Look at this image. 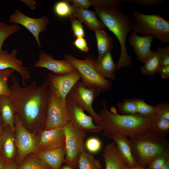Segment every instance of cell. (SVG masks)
Returning a JSON list of instances; mask_svg holds the SVG:
<instances>
[{"instance_id":"cell-1","label":"cell","mask_w":169,"mask_h":169,"mask_svg":"<svg viewBox=\"0 0 169 169\" xmlns=\"http://www.w3.org/2000/svg\"><path fill=\"white\" fill-rule=\"evenodd\" d=\"M9 97L15 115L29 131L44 129L47 115L49 89L46 78L38 86L36 79L22 87L17 76L12 75Z\"/></svg>"},{"instance_id":"cell-2","label":"cell","mask_w":169,"mask_h":169,"mask_svg":"<svg viewBox=\"0 0 169 169\" xmlns=\"http://www.w3.org/2000/svg\"><path fill=\"white\" fill-rule=\"evenodd\" d=\"M101 101L103 107L99 115L100 119L98 126L105 137L115 133L132 137L135 135L147 130L153 122L160 118L159 113L151 117H145L138 114L133 115L118 114L115 108L112 107L109 111L106 100Z\"/></svg>"},{"instance_id":"cell-3","label":"cell","mask_w":169,"mask_h":169,"mask_svg":"<svg viewBox=\"0 0 169 169\" xmlns=\"http://www.w3.org/2000/svg\"><path fill=\"white\" fill-rule=\"evenodd\" d=\"M94 7L97 17L105 27L114 34L119 42L120 54L116 64V69L129 66L132 61L127 53L126 39L128 33L133 30L134 18L125 14L118 8Z\"/></svg>"},{"instance_id":"cell-4","label":"cell","mask_w":169,"mask_h":169,"mask_svg":"<svg viewBox=\"0 0 169 169\" xmlns=\"http://www.w3.org/2000/svg\"><path fill=\"white\" fill-rule=\"evenodd\" d=\"M132 156L137 163L144 167L157 156L169 154V144L166 137L158 135L149 128L130 138Z\"/></svg>"},{"instance_id":"cell-5","label":"cell","mask_w":169,"mask_h":169,"mask_svg":"<svg viewBox=\"0 0 169 169\" xmlns=\"http://www.w3.org/2000/svg\"><path fill=\"white\" fill-rule=\"evenodd\" d=\"M135 20L133 31L137 34L151 35L163 44L169 42V21L159 14H144L133 12Z\"/></svg>"},{"instance_id":"cell-6","label":"cell","mask_w":169,"mask_h":169,"mask_svg":"<svg viewBox=\"0 0 169 169\" xmlns=\"http://www.w3.org/2000/svg\"><path fill=\"white\" fill-rule=\"evenodd\" d=\"M64 59L76 69L80 74L82 82L86 87L95 89L100 93L110 90L112 83L101 76L94 67L95 59L89 55L84 60L79 59L72 55L66 54Z\"/></svg>"},{"instance_id":"cell-7","label":"cell","mask_w":169,"mask_h":169,"mask_svg":"<svg viewBox=\"0 0 169 169\" xmlns=\"http://www.w3.org/2000/svg\"><path fill=\"white\" fill-rule=\"evenodd\" d=\"M65 136L64 163L73 169L78 167V161L82 153L86 151L85 139L87 132L69 122L63 127Z\"/></svg>"},{"instance_id":"cell-8","label":"cell","mask_w":169,"mask_h":169,"mask_svg":"<svg viewBox=\"0 0 169 169\" xmlns=\"http://www.w3.org/2000/svg\"><path fill=\"white\" fill-rule=\"evenodd\" d=\"M46 120L44 129L63 127L69 121L66 99L50 88Z\"/></svg>"},{"instance_id":"cell-9","label":"cell","mask_w":169,"mask_h":169,"mask_svg":"<svg viewBox=\"0 0 169 169\" xmlns=\"http://www.w3.org/2000/svg\"><path fill=\"white\" fill-rule=\"evenodd\" d=\"M14 140L17 155V163L20 164L29 154L38 152V139L35 132L28 131L15 116Z\"/></svg>"},{"instance_id":"cell-10","label":"cell","mask_w":169,"mask_h":169,"mask_svg":"<svg viewBox=\"0 0 169 169\" xmlns=\"http://www.w3.org/2000/svg\"><path fill=\"white\" fill-rule=\"evenodd\" d=\"M100 93L97 90L87 88L81 82H77L68 94L84 110L88 112L95 124L99 126L100 117L94 110L93 102Z\"/></svg>"},{"instance_id":"cell-11","label":"cell","mask_w":169,"mask_h":169,"mask_svg":"<svg viewBox=\"0 0 169 169\" xmlns=\"http://www.w3.org/2000/svg\"><path fill=\"white\" fill-rule=\"evenodd\" d=\"M66 102L69 122L73 125L87 132L96 133L102 131L95 124L91 116L86 114L84 109L68 95Z\"/></svg>"},{"instance_id":"cell-12","label":"cell","mask_w":169,"mask_h":169,"mask_svg":"<svg viewBox=\"0 0 169 169\" xmlns=\"http://www.w3.org/2000/svg\"><path fill=\"white\" fill-rule=\"evenodd\" d=\"M13 24H20L27 29L33 35L39 47H42L39 34L45 32L49 23L48 17L43 16L38 18H31L24 14L19 9H16L9 19Z\"/></svg>"},{"instance_id":"cell-13","label":"cell","mask_w":169,"mask_h":169,"mask_svg":"<svg viewBox=\"0 0 169 169\" xmlns=\"http://www.w3.org/2000/svg\"><path fill=\"white\" fill-rule=\"evenodd\" d=\"M47 78L49 88L53 89L64 99H66L73 87L81 79L77 70L63 74H56L51 72Z\"/></svg>"},{"instance_id":"cell-14","label":"cell","mask_w":169,"mask_h":169,"mask_svg":"<svg viewBox=\"0 0 169 169\" xmlns=\"http://www.w3.org/2000/svg\"><path fill=\"white\" fill-rule=\"evenodd\" d=\"M34 67L45 68L56 74H69L77 70L67 60L55 59L43 50L39 51L38 59L35 63Z\"/></svg>"},{"instance_id":"cell-15","label":"cell","mask_w":169,"mask_h":169,"mask_svg":"<svg viewBox=\"0 0 169 169\" xmlns=\"http://www.w3.org/2000/svg\"><path fill=\"white\" fill-rule=\"evenodd\" d=\"M38 139V152L64 146L65 138L63 127L43 129L40 131Z\"/></svg>"},{"instance_id":"cell-16","label":"cell","mask_w":169,"mask_h":169,"mask_svg":"<svg viewBox=\"0 0 169 169\" xmlns=\"http://www.w3.org/2000/svg\"><path fill=\"white\" fill-rule=\"evenodd\" d=\"M18 51L13 49L9 53L8 51L3 50L0 54V70L12 69L17 71L20 75L23 86H25V82L30 79V73L28 69L22 66L23 62L17 59Z\"/></svg>"},{"instance_id":"cell-17","label":"cell","mask_w":169,"mask_h":169,"mask_svg":"<svg viewBox=\"0 0 169 169\" xmlns=\"http://www.w3.org/2000/svg\"><path fill=\"white\" fill-rule=\"evenodd\" d=\"M154 38L150 35L139 36L133 31L129 35V42L141 62L144 63L152 51L151 47Z\"/></svg>"},{"instance_id":"cell-18","label":"cell","mask_w":169,"mask_h":169,"mask_svg":"<svg viewBox=\"0 0 169 169\" xmlns=\"http://www.w3.org/2000/svg\"><path fill=\"white\" fill-rule=\"evenodd\" d=\"M102 156L105 164V169H128L130 167L122 157L114 141L105 146Z\"/></svg>"},{"instance_id":"cell-19","label":"cell","mask_w":169,"mask_h":169,"mask_svg":"<svg viewBox=\"0 0 169 169\" xmlns=\"http://www.w3.org/2000/svg\"><path fill=\"white\" fill-rule=\"evenodd\" d=\"M64 146L52 149L39 151L34 154V155L48 165L51 169H60L61 165L64 162Z\"/></svg>"},{"instance_id":"cell-20","label":"cell","mask_w":169,"mask_h":169,"mask_svg":"<svg viewBox=\"0 0 169 169\" xmlns=\"http://www.w3.org/2000/svg\"><path fill=\"white\" fill-rule=\"evenodd\" d=\"M105 137L113 140L122 157L130 167L139 165L132 154L130 140L127 136L122 134L113 133L108 134Z\"/></svg>"},{"instance_id":"cell-21","label":"cell","mask_w":169,"mask_h":169,"mask_svg":"<svg viewBox=\"0 0 169 169\" xmlns=\"http://www.w3.org/2000/svg\"><path fill=\"white\" fill-rule=\"evenodd\" d=\"M72 10L71 16L83 23L90 30L95 29H104L106 27L97 17L95 11L88 9H81L72 5Z\"/></svg>"},{"instance_id":"cell-22","label":"cell","mask_w":169,"mask_h":169,"mask_svg":"<svg viewBox=\"0 0 169 169\" xmlns=\"http://www.w3.org/2000/svg\"><path fill=\"white\" fill-rule=\"evenodd\" d=\"M94 67L97 72L103 77L115 79L116 64L113 61L111 51L105 53L100 59H95Z\"/></svg>"},{"instance_id":"cell-23","label":"cell","mask_w":169,"mask_h":169,"mask_svg":"<svg viewBox=\"0 0 169 169\" xmlns=\"http://www.w3.org/2000/svg\"><path fill=\"white\" fill-rule=\"evenodd\" d=\"M14 130L8 125L4 126L1 155L8 161L13 160L16 153Z\"/></svg>"},{"instance_id":"cell-24","label":"cell","mask_w":169,"mask_h":169,"mask_svg":"<svg viewBox=\"0 0 169 169\" xmlns=\"http://www.w3.org/2000/svg\"><path fill=\"white\" fill-rule=\"evenodd\" d=\"M0 113L2 122L4 126L8 125L14 130L15 115L9 97L0 96Z\"/></svg>"},{"instance_id":"cell-25","label":"cell","mask_w":169,"mask_h":169,"mask_svg":"<svg viewBox=\"0 0 169 169\" xmlns=\"http://www.w3.org/2000/svg\"><path fill=\"white\" fill-rule=\"evenodd\" d=\"M97 42L98 56L97 60L100 59L108 52L113 48V38L108 35L102 29L94 30Z\"/></svg>"},{"instance_id":"cell-26","label":"cell","mask_w":169,"mask_h":169,"mask_svg":"<svg viewBox=\"0 0 169 169\" xmlns=\"http://www.w3.org/2000/svg\"><path fill=\"white\" fill-rule=\"evenodd\" d=\"M144 63L140 68L141 74L153 76L160 66L159 57L157 50L151 52Z\"/></svg>"},{"instance_id":"cell-27","label":"cell","mask_w":169,"mask_h":169,"mask_svg":"<svg viewBox=\"0 0 169 169\" xmlns=\"http://www.w3.org/2000/svg\"><path fill=\"white\" fill-rule=\"evenodd\" d=\"M79 169H103L100 161L85 151L81 153L78 161Z\"/></svg>"},{"instance_id":"cell-28","label":"cell","mask_w":169,"mask_h":169,"mask_svg":"<svg viewBox=\"0 0 169 169\" xmlns=\"http://www.w3.org/2000/svg\"><path fill=\"white\" fill-rule=\"evenodd\" d=\"M17 169H51L34 155L27 156Z\"/></svg>"},{"instance_id":"cell-29","label":"cell","mask_w":169,"mask_h":169,"mask_svg":"<svg viewBox=\"0 0 169 169\" xmlns=\"http://www.w3.org/2000/svg\"><path fill=\"white\" fill-rule=\"evenodd\" d=\"M137 114L145 117L153 116L159 113L158 108L146 103L143 100L135 98Z\"/></svg>"},{"instance_id":"cell-30","label":"cell","mask_w":169,"mask_h":169,"mask_svg":"<svg viewBox=\"0 0 169 169\" xmlns=\"http://www.w3.org/2000/svg\"><path fill=\"white\" fill-rule=\"evenodd\" d=\"M14 71V69L11 68L0 70V96L4 95L10 97L11 90L8 81Z\"/></svg>"},{"instance_id":"cell-31","label":"cell","mask_w":169,"mask_h":169,"mask_svg":"<svg viewBox=\"0 0 169 169\" xmlns=\"http://www.w3.org/2000/svg\"><path fill=\"white\" fill-rule=\"evenodd\" d=\"M20 29V27L18 24H8L0 23V54L3 50L2 47L5 40L9 36Z\"/></svg>"},{"instance_id":"cell-32","label":"cell","mask_w":169,"mask_h":169,"mask_svg":"<svg viewBox=\"0 0 169 169\" xmlns=\"http://www.w3.org/2000/svg\"><path fill=\"white\" fill-rule=\"evenodd\" d=\"M54 11L58 17L64 18L71 16L72 8L68 0H62L57 2L54 5Z\"/></svg>"},{"instance_id":"cell-33","label":"cell","mask_w":169,"mask_h":169,"mask_svg":"<svg viewBox=\"0 0 169 169\" xmlns=\"http://www.w3.org/2000/svg\"><path fill=\"white\" fill-rule=\"evenodd\" d=\"M149 128L156 134L166 137L169 131V120L158 119L153 122Z\"/></svg>"},{"instance_id":"cell-34","label":"cell","mask_w":169,"mask_h":169,"mask_svg":"<svg viewBox=\"0 0 169 169\" xmlns=\"http://www.w3.org/2000/svg\"><path fill=\"white\" fill-rule=\"evenodd\" d=\"M119 112L123 115H133L137 114L135 99H124L117 104Z\"/></svg>"},{"instance_id":"cell-35","label":"cell","mask_w":169,"mask_h":169,"mask_svg":"<svg viewBox=\"0 0 169 169\" xmlns=\"http://www.w3.org/2000/svg\"><path fill=\"white\" fill-rule=\"evenodd\" d=\"M86 150L90 153L98 152L102 146V142L100 139L95 137H91L85 142Z\"/></svg>"},{"instance_id":"cell-36","label":"cell","mask_w":169,"mask_h":169,"mask_svg":"<svg viewBox=\"0 0 169 169\" xmlns=\"http://www.w3.org/2000/svg\"><path fill=\"white\" fill-rule=\"evenodd\" d=\"M71 23V29L74 36L75 38L84 37L85 36V32L82 23L76 18L69 17Z\"/></svg>"},{"instance_id":"cell-37","label":"cell","mask_w":169,"mask_h":169,"mask_svg":"<svg viewBox=\"0 0 169 169\" xmlns=\"http://www.w3.org/2000/svg\"><path fill=\"white\" fill-rule=\"evenodd\" d=\"M122 2L134 3L139 5L147 7L158 6L163 3V0H121Z\"/></svg>"},{"instance_id":"cell-38","label":"cell","mask_w":169,"mask_h":169,"mask_svg":"<svg viewBox=\"0 0 169 169\" xmlns=\"http://www.w3.org/2000/svg\"><path fill=\"white\" fill-rule=\"evenodd\" d=\"M160 66L169 65V45L164 47L161 46L158 47Z\"/></svg>"},{"instance_id":"cell-39","label":"cell","mask_w":169,"mask_h":169,"mask_svg":"<svg viewBox=\"0 0 169 169\" xmlns=\"http://www.w3.org/2000/svg\"><path fill=\"white\" fill-rule=\"evenodd\" d=\"M169 157V154L159 156L151 160L147 166L150 169H161Z\"/></svg>"},{"instance_id":"cell-40","label":"cell","mask_w":169,"mask_h":169,"mask_svg":"<svg viewBox=\"0 0 169 169\" xmlns=\"http://www.w3.org/2000/svg\"><path fill=\"white\" fill-rule=\"evenodd\" d=\"M158 108L160 118L169 120V104L168 102L157 103L156 105Z\"/></svg>"},{"instance_id":"cell-41","label":"cell","mask_w":169,"mask_h":169,"mask_svg":"<svg viewBox=\"0 0 169 169\" xmlns=\"http://www.w3.org/2000/svg\"><path fill=\"white\" fill-rule=\"evenodd\" d=\"M73 44L81 52H87L89 50L87 43L84 37L76 38L73 42Z\"/></svg>"},{"instance_id":"cell-42","label":"cell","mask_w":169,"mask_h":169,"mask_svg":"<svg viewBox=\"0 0 169 169\" xmlns=\"http://www.w3.org/2000/svg\"><path fill=\"white\" fill-rule=\"evenodd\" d=\"M69 3L78 8L84 9H88L93 6L92 0H68Z\"/></svg>"},{"instance_id":"cell-43","label":"cell","mask_w":169,"mask_h":169,"mask_svg":"<svg viewBox=\"0 0 169 169\" xmlns=\"http://www.w3.org/2000/svg\"><path fill=\"white\" fill-rule=\"evenodd\" d=\"M156 73L159 74L163 79H169V65L160 66Z\"/></svg>"},{"instance_id":"cell-44","label":"cell","mask_w":169,"mask_h":169,"mask_svg":"<svg viewBox=\"0 0 169 169\" xmlns=\"http://www.w3.org/2000/svg\"><path fill=\"white\" fill-rule=\"evenodd\" d=\"M19 1L24 3L32 10H35L37 6L36 2L33 0H20Z\"/></svg>"},{"instance_id":"cell-45","label":"cell","mask_w":169,"mask_h":169,"mask_svg":"<svg viewBox=\"0 0 169 169\" xmlns=\"http://www.w3.org/2000/svg\"><path fill=\"white\" fill-rule=\"evenodd\" d=\"M18 166L17 162L12 160L8 162L3 169H17Z\"/></svg>"},{"instance_id":"cell-46","label":"cell","mask_w":169,"mask_h":169,"mask_svg":"<svg viewBox=\"0 0 169 169\" xmlns=\"http://www.w3.org/2000/svg\"><path fill=\"white\" fill-rule=\"evenodd\" d=\"M4 126V125L2 122H0V155H1L2 152L3 142V135Z\"/></svg>"},{"instance_id":"cell-47","label":"cell","mask_w":169,"mask_h":169,"mask_svg":"<svg viewBox=\"0 0 169 169\" xmlns=\"http://www.w3.org/2000/svg\"><path fill=\"white\" fill-rule=\"evenodd\" d=\"M8 161L1 155H0V169H3Z\"/></svg>"},{"instance_id":"cell-48","label":"cell","mask_w":169,"mask_h":169,"mask_svg":"<svg viewBox=\"0 0 169 169\" xmlns=\"http://www.w3.org/2000/svg\"><path fill=\"white\" fill-rule=\"evenodd\" d=\"M161 169H169V157L167 158Z\"/></svg>"},{"instance_id":"cell-49","label":"cell","mask_w":169,"mask_h":169,"mask_svg":"<svg viewBox=\"0 0 169 169\" xmlns=\"http://www.w3.org/2000/svg\"><path fill=\"white\" fill-rule=\"evenodd\" d=\"M128 169H150L149 167L148 168H146V167H143L140 165H138L136 166L130 167Z\"/></svg>"},{"instance_id":"cell-50","label":"cell","mask_w":169,"mask_h":169,"mask_svg":"<svg viewBox=\"0 0 169 169\" xmlns=\"http://www.w3.org/2000/svg\"><path fill=\"white\" fill-rule=\"evenodd\" d=\"M60 169H73L71 166L65 165L61 166Z\"/></svg>"},{"instance_id":"cell-51","label":"cell","mask_w":169,"mask_h":169,"mask_svg":"<svg viewBox=\"0 0 169 169\" xmlns=\"http://www.w3.org/2000/svg\"><path fill=\"white\" fill-rule=\"evenodd\" d=\"M0 122H2V120H1V118L0 115Z\"/></svg>"},{"instance_id":"cell-52","label":"cell","mask_w":169,"mask_h":169,"mask_svg":"<svg viewBox=\"0 0 169 169\" xmlns=\"http://www.w3.org/2000/svg\"><path fill=\"white\" fill-rule=\"evenodd\" d=\"M103 169H105L104 168Z\"/></svg>"}]
</instances>
